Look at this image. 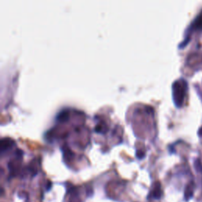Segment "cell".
I'll return each instance as SVG.
<instances>
[{"label": "cell", "mask_w": 202, "mask_h": 202, "mask_svg": "<svg viewBox=\"0 0 202 202\" xmlns=\"http://www.w3.org/2000/svg\"><path fill=\"white\" fill-rule=\"evenodd\" d=\"M186 87L187 84L186 81L183 79L175 80L172 85V94L173 100L176 107H181L183 106V102L186 96Z\"/></svg>", "instance_id": "6da1fadb"}, {"label": "cell", "mask_w": 202, "mask_h": 202, "mask_svg": "<svg viewBox=\"0 0 202 202\" xmlns=\"http://www.w3.org/2000/svg\"><path fill=\"white\" fill-rule=\"evenodd\" d=\"M162 196V190H161V185L159 182H156L153 185V189L148 196V199H159Z\"/></svg>", "instance_id": "7a4b0ae2"}, {"label": "cell", "mask_w": 202, "mask_h": 202, "mask_svg": "<svg viewBox=\"0 0 202 202\" xmlns=\"http://www.w3.org/2000/svg\"><path fill=\"white\" fill-rule=\"evenodd\" d=\"M14 143V141L12 138L3 137L0 141V152L3 153L7 150L10 149Z\"/></svg>", "instance_id": "3957f363"}, {"label": "cell", "mask_w": 202, "mask_h": 202, "mask_svg": "<svg viewBox=\"0 0 202 202\" xmlns=\"http://www.w3.org/2000/svg\"><path fill=\"white\" fill-rule=\"evenodd\" d=\"M194 195V183H190L186 186L184 192V197L186 200H189Z\"/></svg>", "instance_id": "277c9868"}, {"label": "cell", "mask_w": 202, "mask_h": 202, "mask_svg": "<svg viewBox=\"0 0 202 202\" xmlns=\"http://www.w3.org/2000/svg\"><path fill=\"white\" fill-rule=\"evenodd\" d=\"M192 27L194 29H200L202 28V16H199L192 24Z\"/></svg>", "instance_id": "5b68a950"}, {"label": "cell", "mask_w": 202, "mask_h": 202, "mask_svg": "<svg viewBox=\"0 0 202 202\" xmlns=\"http://www.w3.org/2000/svg\"><path fill=\"white\" fill-rule=\"evenodd\" d=\"M68 116L69 115H68L67 110H63L62 112H60L59 114V115H58V119L59 121H66V119L68 118Z\"/></svg>", "instance_id": "8992f818"}, {"label": "cell", "mask_w": 202, "mask_h": 202, "mask_svg": "<svg viewBox=\"0 0 202 202\" xmlns=\"http://www.w3.org/2000/svg\"><path fill=\"white\" fill-rule=\"evenodd\" d=\"M106 130H107V127H106V126L104 125V123H99L97 124L96 127V131L97 132H104L106 131Z\"/></svg>", "instance_id": "52a82bcc"}, {"label": "cell", "mask_w": 202, "mask_h": 202, "mask_svg": "<svg viewBox=\"0 0 202 202\" xmlns=\"http://www.w3.org/2000/svg\"><path fill=\"white\" fill-rule=\"evenodd\" d=\"M194 167L197 171H202V164L200 159H196L194 162Z\"/></svg>", "instance_id": "ba28073f"}, {"label": "cell", "mask_w": 202, "mask_h": 202, "mask_svg": "<svg viewBox=\"0 0 202 202\" xmlns=\"http://www.w3.org/2000/svg\"><path fill=\"white\" fill-rule=\"evenodd\" d=\"M189 37H187V39H186L184 40V41L183 42V43L180 44V45H179V48H184V47L186 46V45L188 43H189Z\"/></svg>", "instance_id": "9c48e42d"}, {"label": "cell", "mask_w": 202, "mask_h": 202, "mask_svg": "<svg viewBox=\"0 0 202 202\" xmlns=\"http://www.w3.org/2000/svg\"><path fill=\"white\" fill-rule=\"evenodd\" d=\"M198 135L200 137H202V127L198 130Z\"/></svg>", "instance_id": "30bf717a"}]
</instances>
